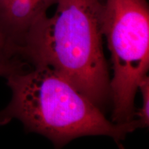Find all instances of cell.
<instances>
[{
  "mask_svg": "<svg viewBox=\"0 0 149 149\" xmlns=\"http://www.w3.org/2000/svg\"><path fill=\"white\" fill-rule=\"evenodd\" d=\"M142 96V106L140 109L135 110L134 119L138 122L139 128L148 127L149 125V77L144 76L138 86Z\"/></svg>",
  "mask_w": 149,
  "mask_h": 149,
  "instance_id": "cell-5",
  "label": "cell"
},
{
  "mask_svg": "<svg viewBox=\"0 0 149 149\" xmlns=\"http://www.w3.org/2000/svg\"><path fill=\"white\" fill-rule=\"evenodd\" d=\"M55 12L40 15L15 55L31 66H45L104 111L111 77L102 44L101 0H54Z\"/></svg>",
  "mask_w": 149,
  "mask_h": 149,
  "instance_id": "cell-1",
  "label": "cell"
},
{
  "mask_svg": "<svg viewBox=\"0 0 149 149\" xmlns=\"http://www.w3.org/2000/svg\"><path fill=\"white\" fill-rule=\"evenodd\" d=\"M54 0H0V31L15 55L28 30Z\"/></svg>",
  "mask_w": 149,
  "mask_h": 149,
  "instance_id": "cell-4",
  "label": "cell"
},
{
  "mask_svg": "<svg viewBox=\"0 0 149 149\" xmlns=\"http://www.w3.org/2000/svg\"><path fill=\"white\" fill-rule=\"evenodd\" d=\"M102 33L111 55V121L135 117V96L149 69V7L147 0H104Z\"/></svg>",
  "mask_w": 149,
  "mask_h": 149,
  "instance_id": "cell-3",
  "label": "cell"
},
{
  "mask_svg": "<svg viewBox=\"0 0 149 149\" xmlns=\"http://www.w3.org/2000/svg\"><path fill=\"white\" fill-rule=\"evenodd\" d=\"M6 78L12 97L0 111V125L17 120L27 131L44 136L57 148L91 135L108 136L120 144L139 128L135 119L123 124L107 120L102 110L48 66L25 67Z\"/></svg>",
  "mask_w": 149,
  "mask_h": 149,
  "instance_id": "cell-2",
  "label": "cell"
},
{
  "mask_svg": "<svg viewBox=\"0 0 149 149\" xmlns=\"http://www.w3.org/2000/svg\"><path fill=\"white\" fill-rule=\"evenodd\" d=\"M26 66V63L17 57L0 61V77H8L13 72L23 69Z\"/></svg>",
  "mask_w": 149,
  "mask_h": 149,
  "instance_id": "cell-6",
  "label": "cell"
},
{
  "mask_svg": "<svg viewBox=\"0 0 149 149\" xmlns=\"http://www.w3.org/2000/svg\"><path fill=\"white\" fill-rule=\"evenodd\" d=\"M15 57H17L14 55L10 45L0 31V61L8 60Z\"/></svg>",
  "mask_w": 149,
  "mask_h": 149,
  "instance_id": "cell-7",
  "label": "cell"
}]
</instances>
